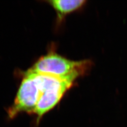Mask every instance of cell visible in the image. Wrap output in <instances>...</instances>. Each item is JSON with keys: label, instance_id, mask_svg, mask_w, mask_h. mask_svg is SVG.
<instances>
[{"label": "cell", "instance_id": "1", "mask_svg": "<svg viewBox=\"0 0 127 127\" xmlns=\"http://www.w3.org/2000/svg\"><path fill=\"white\" fill-rule=\"evenodd\" d=\"M91 64L88 60L73 61L50 53L40 58L29 69L41 75L75 81L88 71Z\"/></svg>", "mask_w": 127, "mask_h": 127}, {"label": "cell", "instance_id": "3", "mask_svg": "<svg viewBox=\"0 0 127 127\" xmlns=\"http://www.w3.org/2000/svg\"><path fill=\"white\" fill-rule=\"evenodd\" d=\"M41 75L42 93L33 112L37 117V124L46 113L57 105L75 82L48 75Z\"/></svg>", "mask_w": 127, "mask_h": 127}, {"label": "cell", "instance_id": "2", "mask_svg": "<svg viewBox=\"0 0 127 127\" xmlns=\"http://www.w3.org/2000/svg\"><path fill=\"white\" fill-rule=\"evenodd\" d=\"M42 90V76L29 69L23 73L13 103L6 110L13 119L22 112L33 114Z\"/></svg>", "mask_w": 127, "mask_h": 127}, {"label": "cell", "instance_id": "4", "mask_svg": "<svg viewBox=\"0 0 127 127\" xmlns=\"http://www.w3.org/2000/svg\"><path fill=\"white\" fill-rule=\"evenodd\" d=\"M86 2L84 0H51L47 1L55 10L60 21L67 14L80 9Z\"/></svg>", "mask_w": 127, "mask_h": 127}]
</instances>
